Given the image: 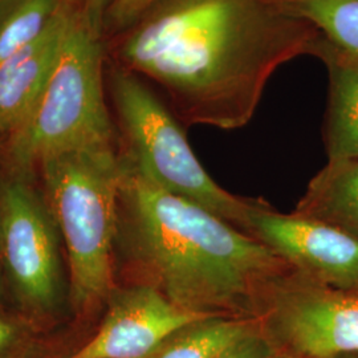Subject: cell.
Wrapping results in <instances>:
<instances>
[{
    "label": "cell",
    "mask_w": 358,
    "mask_h": 358,
    "mask_svg": "<svg viewBox=\"0 0 358 358\" xmlns=\"http://www.w3.org/2000/svg\"><path fill=\"white\" fill-rule=\"evenodd\" d=\"M336 51L358 59V0H280Z\"/></svg>",
    "instance_id": "cell-14"
},
{
    "label": "cell",
    "mask_w": 358,
    "mask_h": 358,
    "mask_svg": "<svg viewBox=\"0 0 358 358\" xmlns=\"http://www.w3.org/2000/svg\"><path fill=\"white\" fill-rule=\"evenodd\" d=\"M101 38L78 8L51 80L26 122L10 136L15 166L28 170L56 154L117 149L105 100Z\"/></svg>",
    "instance_id": "cell-4"
},
{
    "label": "cell",
    "mask_w": 358,
    "mask_h": 358,
    "mask_svg": "<svg viewBox=\"0 0 358 358\" xmlns=\"http://www.w3.org/2000/svg\"><path fill=\"white\" fill-rule=\"evenodd\" d=\"M0 250L20 304L31 316H52L64 292L59 229L50 206L20 179L0 190Z\"/></svg>",
    "instance_id": "cell-6"
},
{
    "label": "cell",
    "mask_w": 358,
    "mask_h": 358,
    "mask_svg": "<svg viewBox=\"0 0 358 358\" xmlns=\"http://www.w3.org/2000/svg\"><path fill=\"white\" fill-rule=\"evenodd\" d=\"M158 0H112L105 17V29L124 34L134 26Z\"/></svg>",
    "instance_id": "cell-17"
},
{
    "label": "cell",
    "mask_w": 358,
    "mask_h": 358,
    "mask_svg": "<svg viewBox=\"0 0 358 358\" xmlns=\"http://www.w3.org/2000/svg\"><path fill=\"white\" fill-rule=\"evenodd\" d=\"M292 213L320 220L358 241V157L328 161L310 179Z\"/></svg>",
    "instance_id": "cell-12"
},
{
    "label": "cell",
    "mask_w": 358,
    "mask_h": 358,
    "mask_svg": "<svg viewBox=\"0 0 358 358\" xmlns=\"http://www.w3.org/2000/svg\"><path fill=\"white\" fill-rule=\"evenodd\" d=\"M112 0H84L83 13L92 32L101 38L105 31V17Z\"/></svg>",
    "instance_id": "cell-19"
},
{
    "label": "cell",
    "mask_w": 358,
    "mask_h": 358,
    "mask_svg": "<svg viewBox=\"0 0 358 358\" xmlns=\"http://www.w3.org/2000/svg\"><path fill=\"white\" fill-rule=\"evenodd\" d=\"M247 235L268 247L309 282L358 294V241L320 220L282 214L254 199Z\"/></svg>",
    "instance_id": "cell-8"
},
{
    "label": "cell",
    "mask_w": 358,
    "mask_h": 358,
    "mask_svg": "<svg viewBox=\"0 0 358 358\" xmlns=\"http://www.w3.org/2000/svg\"><path fill=\"white\" fill-rule=\"evenodd\" d=\"M324 358H358V352H345V353H338V355Z\"/></svg>",
    "instance_id": "cell-20"
},
{
    "label": "cell",
    "mask_w": 358,
    "mask_h": 358,
    "mask_svg": "<svg viewBox=\"0 0 358 358\" xmlns=\"http://www.w3.org/2000/svg\"><path fill=\"white\" fill-rule=\"evenodd\" d=\"M36 329L0 315V358H31L38 349Z\"/></svg>",
    "instance_id": "cell-16"
},
{
    "label": "cell",
    "mask_w": 358,
    "mask_h": 358,
    "mask_svg": "<svg viewBox=\"0 0 358 358\" xmlns=\"http://www.w3.org/2000/svg\"><path fill=\"white\" fill-rule=\"evenodd\" d=\"M259 322L276 352L288 357L358 352V294L315 284L299 272L273 294Z\"/></svg>",
    "instance_id": "cell-7"
},
{
    "label": "cell",
    "mask_w": 358,
    "mask_h": 358,
    "mask_svg": "<svg viewBox=\"0 0 358 358\" xmlns=\"http://www.w3.org/2000/svg\"><path fill=\"white\" fill-rule=\"evenodd\" d=\"M110 93L125 149L121 161L165 192L201 206L247 235L254 199L220 187L192 152L177 115L125 68L110 76Z\"/></svg>",
    "instance_id": "cell-5"
},
{
    "label": "cell",
    "mask_w": 358,
    "mask_h": 358,
    "mask_svg": "<svg viewBox=\"0 0 358 358\" xmlns=\"http://www.w3.org/2000/svg\"><path fill=\"white\" fill-rule=\"evenodd\" d=\"M48 206L64 241L69 299L81 315L106 306L117 289L115 238L122 178L117 149L56 154L40 165Z\"/></svg>",
    "instance_id": "cell-3"
},
{
    "label": "cell",
    "mask_w": 358,
    "mask_h": 358,
    "mask_svg": "<svg viewBox=\"0 0 358 358\" xmlns=\"http://www.w3.org/2000/svg\"><path fill=\"white\" fill-rule=\"evenodd\" d=\"M1 266H3V260H1V250H0V299L3 294V278H1Z\"/></svg>",
    "instance_id": "cell-21"
},
{
    "label": "cell",
    "mask_w": 358,
    "mask_h": 358,
    "mask_svg": "<svg viewBox=\"0 0 358 358\" xmlns=\"http://www.w3.org/2000/svg\"><path fill=\"white\" fill-rule=\"evenodd\" d=\"M276 353L275 346L259 328L229 346L215 358H273Z\"/></svg>",
    "instance_id": "cell-18"
},
{
    "label": "cell",
    "mask_w": 358,
    "mask_h": 358,
    "mask_svg": "<svg viewBox=\"0 0 358 358\" xmlns=\"http://www.w3.org/2000/svg\"><path fill=\"white\" fill-rule=\"evenodd\" d=\"M273 358H292V357H288V356H285V355H282V353H276L275 356H273Z\"/></svg>",
    "instance_id": "cell-22"
},
{
    "label": "cell",
    "mask_w": 358,
    "mask_h": 358,
    "mask_svg": "<svg viewBox=\"0 0 358 358\" xmlns=\"http://www.w3.org/2000/svg\"><path fill=\"white\" fill-rule=\"evenodd\" d=\"M121 167L115 250L128 259L129 284L195 315L260 320L297 272L222 217Z\"/></svg>",
    "instance_id": "cell-2"
},
{
    "label": "cell",
    "mask_w": 358,
    "mask_h": 358,
    "mask_svg": "<svg viewBox=\"0 0 358 358\" xmlns=\"http://www.w3.org/2000/svg\"><path fill=\"white\" fill-rule=\"evenodd\" d=\"M317 56L328 65L329 101L325 122L328 161L358 157V59L321 40Z\"/></svg>",
    "instance_id": "cell-11"
},
{
    "label": "cell",
    "mask_w": 358,
    "mask_h": 358,
    "mask_svg": "<svg viewBox=\"0 0 358 358\" xmlns=\"http://www.w3.org/2000/svg\"><path fill=\"white\" fill-rule=\"evenodd\" d=\"M105 307L97 332L63 358H146L179 328L211 317L180 309L145 284L117 287Z\"/></svg>",
    "instance_id": "cell-9"
},
{
    "label": "cell",
    "mask_w": 358,
    "mask_h": 358,
    "mask_svg": "<svg viewBox=\"0 0 358 358\" xmlns=\"http://www.w3.org/2000/svg\"><path fill=\"white\" fill-rule=\"evenodd\" d=\"M122 68L166 90L185 125L245 127L272 75L320 48L280 0H158L122 34Z\"/></svg>",
    "instance_id": "cell-1"
},
{
    "label": "cell",
    "mask_w": 358,
    "mask_h": 358,
    "mask_svg": "<svg viewBox=\"0 0 358 358\" xmlns=\"http://www.w3.org/2000/svg\"><path fill=\"white\" fill-rule=\"evenodd\" d=\"M260 328L257 320L211 316L171 333L146 358H215L229 346Z\"/></svg>",
    "instance_id": "cell-13"
},
{
    "label": "cell",
    "mask_w": 358,
    "mask_h": 358,
    "mask_svg": "<svg viewBox=\"0 0 358 358\" xmlns=\"http://www.w3.org/2000/svg\"><path fill=\"white\" fill-rule=\"evenodd\" d=\"M72 0H0V64L40 36Z\"/></svg>",
    "instance_id": "cell-15"
},
{
    "label": "cell",
    "mask_w": 358,
    "mask_h": 358,
    "mask_svg": "<svg viewBox=\"0 0 358 358\" xmlns=\"http://www.w3.org/2000/svg\"><path fill=\"white\" fill-rule=\"evenodd\" d=\"M77 11L71 1L40 36L0 64V134L11 136L36 108Z\"/></svg>",
    "instance_id": "cell-10"
}]
</instances>
